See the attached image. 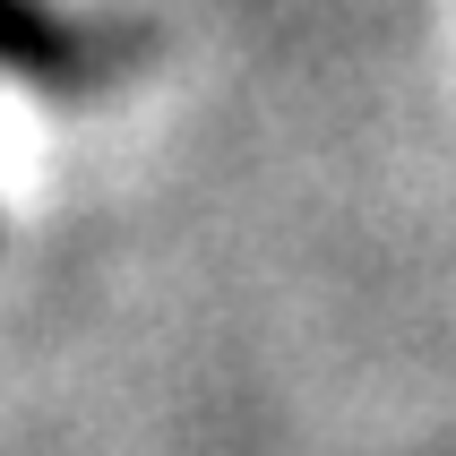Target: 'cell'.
Wrapping results in <instances>:
<instances>
[{"label": "cell", "instance_id": "1", "mask_svg": "<svg viewBox=\"0 0 456 456\" xmlns=\"http://www.w3.org/2000/svg\"><path fill=\"white\" fill-rule=\"evenodd\" d=\"M103 61V44H86V35H69L61 18H44V9H26V0H0V69H26L44 77V86H86Z\"/></svg>", "mask_w": 456, "mask_h": 456}]
</instances>
